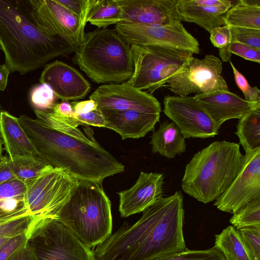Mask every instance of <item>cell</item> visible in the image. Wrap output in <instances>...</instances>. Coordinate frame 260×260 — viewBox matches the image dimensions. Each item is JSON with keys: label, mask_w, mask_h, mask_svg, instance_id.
I'll use <instances>...</instances> for the list:
<instances>
[{"label": "cell", "mask_w": 260, "mask_h": 260, "mask_svg": "<svg viewBox=\"0 0 260 260\" xmlns=\"http://www.w3.org/2000/svg\"><path fill=\"white\" fill-rule=\"evenodd\" d=\"M132 225L124 223L93 251L97 260H152L187 248L180 191L162 197Z\"/></svg>", "instance_id": "obj_1"}, {"label": "cell", "mask_w": 260, "mask_h": 260, "mask_svg": "<svg viewBox=\"0 0 260 260\" xmlns=\"http://www.w3.org/2000/svg\"><path fill=\"white\" fill-rule=\"evenodd\" d=\"M19 123L38 156L47 165L61 169L79 181L102 184L124 171V166L99 143L92 144L58 132L26 115Z\"/></svg>", "instance_id": "obj_2"}, {"label": "cell", "mask_w": 260, "mask_h": 260, "mask_svg": "<svg viewBox=\"0 0 260 260\" xmlns=\"http://www.w3.org/2000/svg\"><path fill=\"white\" fill-rule=\"evenodd\" d=\"M78 47L46 33L16 2L0 0V49L11 72L25 74Z\"/></svg>", "instance_id": "obj_3"}, {"label": "cell", "mask_w": 260, "mask_h": 260, "mask_svg": "<svg viewBox=\"0 0 260 260\" xmlns=\"http://www.w3.org/2000/svg\"><path fill=\"white\" fill-rule=\"evenodd\" d=\"M245 158L239 144L215 141L197 152L186 165L182 189L203 203L215 201L237 176Z\"/></svg>", "instance_id": "obj_4"}, {"label": "cell", "mask_w": 260, "mask_h": 260, "mask_svg": "<svg viewBox=\"0 0 260 260\" xmlns=\"http://www.w3.org/2000/svg\"><path fill=\"white\" fill-rule=\"evenodd\" d=\"M56 219L90 248L106 240L112 234V216L102 184L79 181Z\"/></svg>", "instance_id": "obj_5"}, {"label": "cell", "mask_w": 260, "mask_h": 260, "mask_svg": "<svg viewBox=\"0 0 260 260\" xmlns=\"http://www.w3.org/2000/svg\"><path fill=\"white\" fill-rule=\"evenodd\" d=\"M72 58L97 84L121 83L134 70L131 46L114 29H96L85 33Z\"/></svg>", "instance_id": "obj_6"}, {"label": "cell", "mask_w": 260, "mask_h": 260, "mask_svg": "<svg viewBox=\"0 0 260 260\" xmlns=\"http://www.w3.org/2000/svg\"><path fill=\"white\" fill-rule=\"evenodd\" d=\"M134 70L126 84L150 94L193 57L190 51L159 46H131Z\"/></svg>", "instance_id": "obj_7"}, {"label": "cell", "mask_w": 260, "mask_h": 260, "mask_svg": "<svg viewBox=\"0 0 260 260\" xmlns=\"http://www.w3.org/2000/svg\"><path fill=\"white\" fill-rule=\"evenodd\" d=\"M79 181L65 171L47 165L26 182L25 205L41 221L56 218Z\"/></svg>", "instance_id": "obj_8"}, {"label": "cell", "mask_w": 260, "mask_h": 260, "mask_svg": "<svg viewBox=\"0 0 260 260\" xmlns=\"http://www.w3.org/2000/svg\"><path fill=\"white\" fill-rule=\"evenodd\" d=\"M222 70L221 60L213 55H207L203 59L193 57L180 71L165 81L164 87L178 96L228 90L221 76Z\"/></svg>", "instance_id": "obj_9"}, {"label": "cell", "mask_w": 260, "mask_h": 260, "mask_svg": "<svg viewBox=\"0 0 260 260\" xmlns=\"http://www.w3.org/2000/svg\"><path fill=\"white\" fill-rule=\"evenodd\" d=\"M115 29L131 46H159L190 51L200 52L199 43L181 22L174 24L145 25L122 21L115 24Z\"/></svg>", "instance_id": "obj_10"}, {"label": "cell", "mask_w": 260, "mask_h": 260, "mask_svg": "<svg viewBox=\"0 0 260 260\" xmlns=\"http://www.w3.org/2000/svg\"><path fill=\"white\" fill-rule=\"evenodd\" d=\"M37 230V260H97L90 248L57 220H48Z\"/></svg>", "instance_id": "obj_11"}, {"label": "cell", "mask_w": 260, "mask_h": 260, "mask_svg": "<svg viewBox=\"0 0 260 260\" xmlns=\"http://www.w3.org/2000/svg\"><path fill=\"white\" fill-rule=\"evenodd\" d=\"M163 112L185 138L205 139L218 135L219 127L194 96L167 95Z\"/></svg>", "instance_id": "obj_12"}, {"label": "cell", "mask_w": 260, "mask_h": 260, "mask_svg": "<svg viewBox=\"0 0 260 260\" xmlns=\"http://www.w3.org/2000/svg\"><path fill=\"white\" fill-rule=\"evenodd\" d=\"M245 156L237 176L214 203L221 211L233 214L248 202L260 197V148L245 152Z\"/></svg>", "instance_id": "obj_13"}, {"label": "cell", "mask_w": 260, "mask_h": 260, "mask_svg": "<svg viewBox=\"0 0 260 260\" xmlns=\"http://www.w3.org/2000/svg\"><path fill=\"white\" fill-rule=\"evenodd\" d=\"M103 111L137 110L160 115L159 101L152 94L125 83L103 84L89 96Z\"/></svg>", "instance_id": "obj_14"}, {"label": "cell", "mask_w": 260, "mask_h": 260, "mask_svg": "<svg viewBox=\"0 0 260 260\" xmlns=\"http://www.w3.org/2000/svg\"><path fill=\"white\" fill-rule=\"evenodd\" d=\"M28 12L48 34L79 47L81 44L77 17L56 0H29Z\"/></svg>", "instance_id": "obj_15"}, {"label": "cell", "mask_w": 260, "mask_h": 260, "mask_svg": "<svg viewBox=\"0 0 260 260\" xmlns=\"http://www.w3.org/2000/svg\"><path fill=\"white\" fill-rule=\"evenodd\" d=\"M39 81L49 85L63 102L82 99L91 90L90 83L77 70L57 60L45 66Z\"/></svg>", "instance_id": "obj_16"}, {"label": "cell", "mask_w": 260, "mask_h": 260, "mask_svg": "<svg viewBox=\"0 0 260 260\" xmlns=\"http://www.w3.org/2000/svg\"><path fill=\"white\" fill-rule=\"evenodd\" d=\"M164 175L141 171L130 188L118 192L121 216L127 217L142 212L162 197Z\"/></svg>", "instance_id": "obj_17"}, {"label": "cell", "mask_w": 260, "mask_h": 260, "mask_svg": "<svg viewBox=\"0 0 260 260\" xmlns=\"http://www.w3.org/2000/svg\"><path fill=\"white\" fill-rule=\"evenodd\" d=\"M117 1L123 11L122 21L160 25L181 22L176 8L178 0Z\"/></svg>", "instance_id": "obj_18"}, {"label": "cell", "mask_w": 260, "mask_h": 260, "mask_svg": "<svg viewBox=\"0 0 260 260\" xmlns=\"http://www.w3.org/2000/svg\"><path fill=\"white\" fill-rule=\"evenodd\" d=\"M194 98L219 127L226 120L240 119L260 107V103H250L229 90L196 94Z\"/></svg>", "instance_id": "obj_19"}, {"label": "cell", "mask_w": 260, "mask_h": 260, "mask_svg": "<svg viewBox=\"0 0 260 260\" xmlns=\"http://www.w3.org/2000/svg\"><path fill=\"white\" fill-rule=\"evenodd\" d=\"M106 120V128L119 134L122 140L138 139L153 131L160 115L129 110L121 111L101 110Z\"/></svg>", "instance_id": "obj_20"}, {"label": "cell", "mask_w": 260, "mask_h": 260, "mask_svg": "<svg viewBox=\"0 0 260 260\" xmlns=\"http://www.w3.org/2000/svg\"><path fill=\"white\" fill-rule=\"evenodd\" d=\"M0 137L11 161L21 157L38 156L18 118L4 110L0 111Z\"/></svg>", "instance_id": "obj_21"}, {"label": "cell", "mask_w": 260, "mask_h": 260, "mask_svg": "<svg viewBox=\"0 0 260 260\" xmlns=\"http://www.w3.org/2000/svg\"><path fill=\"white\" fill-rule=\"evenodd\" d=\"M233 6L232 1L229 0L214 6H198L190 0H178L176 8L181 21L194 23L210 32L214 28L225 25V15Z\"/></svg>", "instance_id": "obj_22"}, {"label": "cell", "mask_w": 260, "mask_h": 260, "mask_svg": "<svg viewBox=\"0 0 260 260\" xmlns=\"http://www.w3.org/2000/svg\"><path fill=\"white\" fill-rule=\"evenodd\" d=\"M185 139L173 121H166L153 132L150 143L153 153H157L171 159L185 151Z\"/></svg>", "instance_id": "obj_23"}, {"label": "cell", "mask_w": 260, "mask_h": 260, "mask_svg": "<svg viewBox=\"0 0 260 260\" xmlns=\"http://www.w3.org/2000/svg\"><path fill=\"white\" fill-rule=\"evenodd\" d=\"M38 119L48 126L85 142L96 144L98 143L89 125L76 118L67 117L53 113L51 110H34Z\"/></svg>", "instance_id": "obj_24"}, {"label": "cell", "mask_w": 260, "mask_h": 260, "mask_svg": "<svg viewBox=\"0 0 260 260\" xmlns=\"http://www.w3.org/2000/svg\"><path fill=\"white\" fill-rule=\"evenodd\" d=\"M225 25L260 29V0H239L226 13Z\"/></svg>", "instance_id": "obj_25"}, {"label": "cell", "mask_w": 260, "mask_h": 260, "mask_svg": "<svg viewBox=\"0 0 260 260\" xmlns=\"http://www.w3.org/2000/svg\"><path fill=\"white\" fill-rule=\"evenodd\" d=\"M40 221L26 207L11 214L0 215V238L15 237L22 234L31 235Z\"/></svg>", "instance_id": "obj_26"}, {"label": "cell", "mask_w": 260, "mask_h": 260, "mask_svg": "<svg viewBox=\"0 0 260 260\" xmlns=\"http://www.w3.org/2000/svg\"><path fill=\"white\" fill-rule=\"evenodd\" d=\"M235 133L245 152L260 148V107L252 110L239 119Z\"/></svg>", "instance_id": "obj_27"}, {"label": "cell", "mask_w": 260, "mask_h": 260, "mask_svg": "<svg viewBox=\"0 0 260 260\" xmlns=\"http://www.w3.org/2000/svg\"><path fill=\"white\" fill-rule=\"evenodd\" d=\"M122 21L123 11L117 0H94L87 18V22L98 29Z\"/></svg>", "instance_id": "obj_28"}, {"label": "cell", "mask_w": 260, "mask_h": 260, "mask_svg": "<svg viewBox=\"0 0 260 260\" xmlns=\"http://www.w3.org/2000/svg\"><path fill=\"white\" fill-rule=\"evenodd\" d=\"M214 246L220 251L225 260H251L233 226H228L215 236Z\"/></svg>", "instance_id": "obj_29"}, {"label": "cell", "mask_w": 260, "mask_h": 260, "mask_svg": "<svg viewBox=\"0 0 260 260\" xmlns=\"http://www.w3.org/2000/svg\"><path fill=\"white\" fill-rule=\"evenodd\" d=\"M25 184L14 178L0 184V215L9 214L26 207Z\"/></svg>", "instance_id": "obj_30"}, {"label": "cell", "mask_w": 260, "mask_h": 260, "mask_svg": "<svg viewBox=\"0 0 260 260\" xmlns=\"http://www.w3.org/2000/svg\"><path fill=\"white\" fill-rule=\"evenodd\" d=\"M11 164L15 178L24 183L37 176L47 166L38 156L19 157L11 161Z\"/></svg>", "instance_id": "obj_31"}, {"label": "cell", "mask_w": 260, "mask_h": 260, "mask_svg": "<svg viewBox=\"0 0 260 260\" xmlns=\"http://www.w3.org/2000/svg\"><path fill=\"white\" fill-rule=\"evenodd\" d=\"M230 222L236 229L260 226V197L252 200L233 214Z\"/></svg>", "instance_id": "obj_32"}, {"label": "cell", "mask_w": 260, "mask_h": 260, "mask_svg": "<svg viewBox=\"0 0 260 260\" xmlns=\"http://www.w3.org/2000/svg\"><path fill=\"white\" fill-rule=\"evenodd\" d=\"M152 260H225L217 248L206 250H192L186 248L185 250L160 256Z\"/></svg>", "instance_id": "obj_33"}, {"label": "cell", "mask_w": 260, "mask_h": 260, "mask_svg": "<svg viewBox=\"0 0 260 260\" xmlns=\"http://www.w3.org/2000/svg\"><path fill=\"white\" fill-rule=\"evenodd\" d=\"M56 1L77 17L79 23V37L82 44L85 34L84 29L87 22L88 16L94 0Z\"/></svg>", "instance_id": "obj_34"}, {"label": "cell", "mask_w": 260, "mask_h": 260, "mask_svg": "<svg viewBox=\"0 0 260 260\" xmlns=\"http://www.w3.org/2000/svg\"><path fill=\"white\" fill-rule=\"evenodd\" d=\"M251 260H260V226L236 229Z\"/></svg>", "instance_id": "obj_35"}, {"label": "cell", "mask_w": 260, "mask_h": 260, "mask_svg": "<svg viewBox=\"0 0 260 260\" xmlns=\"http://www.w3.org/2000/svg\"><path fill=\"white\" fill-rule=\"evenodd\" d=\"M56 98L51 87L46 83L35 86L30 94L31 103L35 109L40 110L51 109L55 104Z\"/></svg>", "instance_id": "obj_36"}, {"label": "cell", "mask_w": 260, "mask_h": 260, "mask_svg": "<svg viewBox=\"0 0 260 260\" xmlns=\"http://www.w3.org/2000/svg\"><path fill=\"white\" fill-rule=\"evenodd\" d=\"M210 40L214 46L219 49V54L224 62L230 61L232 54L228 48L231 43V35L227 25L217 27L210 31Z\"/></svg>", "instance_id": "obj_37"}, {"label": "cell", "mask_w": 260, "mask_h": 260, "mask_svg": "<svg viewBox=\"0 0 260 260\" xmlns=\"http://www.w3.org/2000/svg\"><path fill=\"white\" fill-rule=\"evenodd\" d=\"M228 26L231 35V43L239 42L260 50V29Z\"/></svg>", "instance_id": "obj_38"}, {"label": "cell", "mask_w": 260, "mask_h": 260, "mask_svg": "<svg viewBox=\"0 0 260 260\" xmlns=\"http://www.w3.org/2000/svg\"><path fill=\"white\" fill-rule=\"evenodd\" d=\"M235 82L244 95L245 100L250 103H260V90L257 87H252L245 77L237 69L230 60Z\"/></svg>", "instance_id": "obj_39"}, {"label": "cell", "mask_w": 260, "mask_h": 260, "mask_svg": "<svg viewBox=\"0 0 260 260\" xmlns=\"http://www.w3.org/2000/svg\"><path fill=\"white\" fill-rule=\"evenodd\" d=\"M228 49L231 54H236L249 61L258 63L260 62V50L239 42L231 43Z\"/></svg>", "instance_id": "obj_40"}, {"label": "cell", "mask_w": 260, "mask_h": 260, "mask_svg": "<svg viewBox=\"0 0 260 260\" xmlns=\"http://www.w3.org/2000/svg\"><path fill=\"white\" fill-rule=\"evenodd\" d=\"M29 235L22 234L9 240L0 249V260H8L13 254L25 246Z\"/></svg>", "instance_id": "obj_41"}, {"label": "cell", "mask_w": 260, "mask_h": 260, "mask_svg": "<svg viewBox=\"0 0 260 260\" xmlns=\"http://www.w3.org/2000/svg\"><path fill=\"white\" fill-rule=\"evenodd\" d=\"M76 118L82 123L94 126L105 127V118L102 111L97 108L89 112L75 115Z\"/></svg>", "instance_id": "obj_42"}, {"label": "cell", "mask_w": 260, "mask_h": 260, "mask_svg": "<svg viewBox=\"0 0 260 260\" xmlns=\"http://www.w3.org/2000/svg\"><path fill=\"white\" fill-rule=\"evenodd\" d=\"M71 104L75 115L89 112L95 110L98 107L96 103L91 99L79 102H73Z\"/></svg>", "instance_id": "obj_43"}, {"label": "cell", "mask_w": 260, "mask_h": 260, "mask_svg": "<svg viewBox=\"0 0 260 260\" xmlns=\"http://www.w3.org/2000/svg\"><path fill=\"white\" fill-rule=\"evenodd\" d=\"M16 178L11 164V160L8 156H4L0 161V184L6 181Z\"/></svg>", "instance_id": "obj_44"}, {"label": "cell", "mask_w": 260, "mask_h": 260, "mask_svg": "<svg viewBox=\"0 0 260 260\" xmlns=\"http://www.w3.org/2000/svg\"><path fill=\"white\" fill-rule=\"evenodd\" d=\"M53 113L67 117L76 118L71 103L68 102H62L55 103L50 109Z\"/></svg>", "instance_id": "obj_45"}, {"label": "cell", "mask_w": 260, "mask_h": 260, "mask_svg": "<svg viewBox=\"0 0 260 260\" xmlns=\"http://www.w3.org/2000/svg\"><path fill=\"white\" fill-rule=\"evenodd\" d=\"M10 72L9 68L6 63L0 64V91L6 89Z\"/></svg>", "instance_id": "obj_46"}, {"label": "cell", "mask_w": 260, "mask_h": 260, "mask_svg": "<svg viewBox=\"0 0 260 260\" xmlns=\"http://www.w3.org/2000/svg\"><path fill=\"white\" fill-rule=\"evenodd\" d=\"M226 0H190V2L196 5L214 6L221 5L225 2Z\"/></svg>", "instance_id": "obj_47"}, {"label": "cell", "mask_w": 260, "mask_h": 260, "mask_svg": "<svg viewBox=\"0 0 260 260\" xmlns=\"http://www.w3.org/2000/svg\"><path fill=\"white\" fill-rule=\"evenodd\" d=\"M25 247V246L15 252L8 260H29Z\"/></svg>", "instance_id": "obj_48"}, {"label": "cell", "mask_w": 260, "mask_h": 260, "mask_svg": "<svg viewBox=\"0 0 260 260\" xmlns=\"http://www.w3.org/2000/svg\"><path fill=\"white\" fill-rule=\"evenodd\" d=\"M14 237H5L0 238V249L11 238Z\"/></svg>", "instance_id": "obj_49"}, {"label": "cell", "mask_w": 260, "mask_h": 260, "mask_svg": "<svg viewBox=\"0 0 260 260\" xmlns=\"http://www.w3.org/2000/svg\"><path fill=\"white\" fill-rule=\"evenodd\" d=\"M3 143L0 137V158H2L4 156L2 155L3 152Z\"/></svg>", "instance_id": "obj_50"}, {"label": "cell", "mask_w": 260, "mask_h": 260, "mask_svg": "<svg viewBox=\"0 0 260 260\" xmlns=\"http://www.w3.org/2000/svg\"><path fill=\"white\" fill-rule=\"evenodd\" d=\"M3 157H4V156H3ZM3 158H0V161L3 159Z\"/></svg>", "instance_id": "obj_51"}]
</instances>
